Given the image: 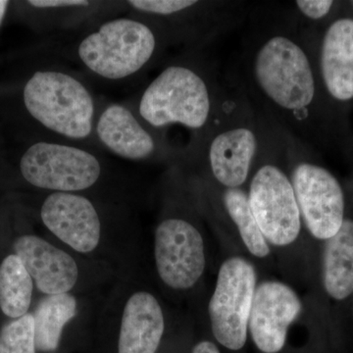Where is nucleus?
Listing matches in <instances>:
<instances>
[{
  "label": "nucleus",
  "instance_id": "f257e3e1",
  "mask_svg": "<svg viewBox=\"0 0 353 353\" xmlns=\"http://www.w3.org/2000/svg\"><path fill=\"white\" fill-rule=\"evenodd\" d=\"M26 112L43 132L41 141L102 152L94 137L101 99L83 79L59 65L37 70L25 83Z\"/></svg>",
  "mask_w": 353,
  "mask_h": 353
},
{
  "label": "nucleus",
  "instance_id": "f03ea898",
  "mask_svg": "<svg viewBox=\"0 0 353 353\" xmlns=\"http://www.w3.org/2000/svg\"><path fill=\"white\" fill-rule=\"evenodd\" d=\"M166 48L150 25L126 15L79 32L77 38L57 52L88 75L117 83L143 75Z\"/></svg>",
  "mask_w": 353,
  "mask_h": 353
},
{
  "label": "nucleus",
  "instance_id": "7ed1b4c3",
  "mask_svg": "<svg viewBox=\"0 0 353 353\" xmlns=\"http://www.w3.org/2000/svg\"><path fill=\"white\" fill-rule=\"evenodd\" d=\"M139 119L155 131L180 125L194 139L209 130L215 114L212 85L205 72L190 60L167 65L139 94L127 101Z\"/></svg>",
  "mask_w": 353,
  "mask_h": 353
},
{
  "label": "nucleus",
  "instance_id": "20e7f679",
  "mask_svg": "<svg viewBox=\"0 0 353 353\" xmlns=\"http://www.w3.org/2000/svg\"><path fill=\"white\" fill-rule=\"evenodd\" d=\"M252 77L267 105L290 122L307 119L316 81L307 53L299 39L274 32L253 53Z\"/></svg>",
  "mask_w": 353,
  "mask_h": 353
},
{
  "label": "nucleus",
  "instance_id": "39448f33",
  "mask_svg": "<svg viewBox=\"0 0 353 353\" xmlns=\"http://www.w3.org/2000/svg\"><path fill=\"white\" fill-rule=\"evenodd\" d=\"M101 154L83 146L36 141L21 155L19 170L32 187L83 194L103 178L105 162Z\"/></svg>",
  "mask_w": 353,
  "mask_h": 353
},
{
  "label": "nucleus",
  "instance_id": "423d86ee",
  "mask_svg": "<svg viewBox=\"0 0 353 353\" xmlns=\"http://www.w3.org/2000/svg\"><path fill=\"white\" fill-rule=\"evenodd\" d=\"M256 282L254 267L243 257H231L220 267L208 310L213 334L223 347H245Z\"/></svg>",
  "mask_w": 353,
  "mask_h": 353
},
{
  "label": "nucleus",
  "instance_id": "0eeeda50",
  "mask_svg": "<svg viewBox=\"0 0 353 353\" xmlns=\"http://www.w3.org/2000/svg\"><path fill=\"white\" fill-rule=\"evenodd\" d=\"M94 137L102 152L130 161H152L183 154L167 143L164 132L146 126L127 102L101 99Z\"/></svg>",
  "mask_w": 353,
  "mask_h": 353
},
{
  "label": "nucleus",
  "instance_id": "6e6552de",
  "mask_svg": "<svg viewBox=\"0 0 353 353\" xmlns=\"http://www.w3.org/2000/svg\"><path fill=\"white\" fill-rule=\"evenodd\" d=\"M248 194L253 216L268 243L285 246L299 238L303 222L299 204L292 182L280 167L260 166Z\"/></svg>",
  "mask_w": 353,
  "mask_h": 353
},
{
  "label": "nucleus",
  "instance_id": "1a4fd4ad",
  "mask_svg": "<svg viewBox=\"0 0 353 353\" xmlns=\"http://www.w3.org/2000/svg\"><path fill=\"white\" fill-rule=\"evenodd\" d=\"M290 182L311 236L325 241L338 233L345 218V192L338 179L319 165L299 162Z\"/></svg>",
  "mask_w": 353,
  "mask_h": 353
},
{
  "label": "nucleus",
  "instance_id": "9d476101",
  "mask_svg": "<svg viewBox=\"0 0 353 353\" xmlns=\"http://www.w3.org/2000/svg\"><path fill=\"white\" fill-rule=\"evenodd\" d=\"M154 257L158 275L171 289H190L205 270L203 239L183 218L168 217L159 223L154 234Z\"/></svg>",
  "mask_w": 353,
  "mask_h": 353
},
{
  "label": "nucleus",
  "instance_id": "9b49d317",
  "mask_svg": "<svg viewBox=\"0 0 353 353\" xmlns=\"http://www.w3.org/2000/svg\"><path fill=\"white\" fill-rule=\"evenodd\" d=\"M303 304L290 285L265 281L255 289L248 330L255 345L264 353H278L285 347L290 325L301 314Z\"/></svg>",
  "mask_w": 353,
  "mask_h": 353
},
{
  "label": "nucleus",
  "instance_id": "f8f14e48",
  "mask_svg": "<svg viewBox=\"0 0 353 353\" xmlns=\"http://www.w3.org/2000/svg\"><path fill=\"white\" fill-rule=\"evenodd\" d=\"M44 226L70 248L82 253L94 250L101 238V217L85 194L51 192L41 203Z\"/></svg>",
  "mask_w": 353,
  "mask_h": 353
},
{
  "label": "nucleus",
  "instance_id": "ddd939ff",
  "mask_svg": "<svg viewBox=\"0 0 353 353\" xmlns=\"http://www.w3.org/2000/svg\"><path fill=\"white\" fill-rule=\"evenodd\" d=\"M201 137L209 139H204V143L192 145H204V152L189 150L185 153L205 154L215 180L226 189H240L248 180L259 152V139L254 129L245 124H234L210 137Z\"/></svg>",
  "mask_w": 353,
  "mask_h": 353
},
{
  "label": "nucleus",
  "instance_id": "4468645a",
  "mask_svg": "<svg viewBox=\"0 0 353 353\" xmlns=\"http://www.w3.org/2000/svg\"><path fill=\"white\" fill-rule=\"evenodd\" d=\"M130 17L143 21L157 32L166 46H192L205 26V2L194 0H128Z\"/></svg>",
  "mask_w": 353,
  "mask_h": 353
},
{
  "label": "nucleus",
  "instance_id": "2eb2a0df",
  "mask_svg": "<svg viewBox=\"0 0 353 353\" xmlns=\"http://www.w3.org/2000/svg\"><path fill=\"white\" fill-rule=\"evenodd\" d=\"M24 4L43 32H81L128 13L127 1L29 0Z\"/></svg>",
  "mask_w": 353,
  "mask_h": 353
},
{
  "label": "nucleus",
  "instance_id": "dca6fc26",
  "mask_svg": "<svg viewBox=\"0 0 353 353\" xmlns=\"http://www.w3.org/2000/svg\"><path fill=\"white\" fill-rule=\"evenodd\" d=\"M13 248L37 288L43 294H67L75 287L79 278L78 265L64 250L32 234L16 239Z\"/></svg>",
  "mask_w": 353,
  "mask_h": 353
},
{
  "label": "nucleus",
  "instance_id": "f3484780",
  "mask_svg": "<svg viewBox=\"0 0 353 353\" xmlns=\"http://www.w3.org/2000/svg\"><path fill=\"white\" fill-rule=\"evenodd\" d=\"M320 69L325 88L339 101L353 99V19L332 23L322 41Z\"/></svg>",
  "mask_w": 353,
  "mask_h": 353
},
{
  "label": "nucleus",
  "instance_id": "a211bd4d",
  "mask_svg": "<svg viewBox=\"0 0 353 353\" xmlns=\"http://www.w3.org/2000/svg\"><path fill=\"white\" fill-rule=\"evenodd\" d=\"M164 330L163 311L154 296L132 294L123 311L118 353H157Z\"/></svg>",
  "mask_w": 353,
  "mask_h": 353
},
{
  "label": "nucleus",
  "instance_id": "6ab92c4d",
  "mask_svg": "<svg viewBox=\"0 0 353 353\" xmlns=\"http://www.w3.org/2000/svg\"><path fill=\"white\" fill-rule=\"evenodd\" d=\"M322 283L332 299L343 301L353 294V219L345 217L338 233L324 241Z\"/></svg>",
  "mask_w": 353,
  "mask_h": 353
},
{
  "label": "nucleus",
  "instance_id": "aec40b11",
  "mask_svg": "<svg viewBox=\"0 0 353 353\" xmlns=\"http://www.w3.org/2000/svg\"><path fill=\"white\" fill-rule=\"evenodd\" d=\"M77 299L68 294L46 296L34 311L36 347L39 352H55L65 325L77 314Z\"/></svg>",
  "mask_w": 353,
  "mask_h": 353
},
{
  "label": "nucleus",
  "instance_id": "412c9836",
  "mask_svg": "<svg viewBox=\"0 0 353 353\" xmlns=\"http://www.w3.org/2000/svg\"><path fill=\"white\" fill-rule=\"evenodd\" d=\"M32 279L19 257L7 256L0 265V308L8 317H22L31 305Z\"/></svg>",
  "mask_w": 353,
  "mask_h": 353
},
{
  "label": "nucleus",
  "instance_id": "4be33fe9",
  "mask_svg": "<svg viewBox=\"0 0 353 353\" xmlns=\"http://www.w3.org/2000/svg\"><path fill=\"white\" fill-rule=\"evenodd\" d=\"M223 203L248 252L259 259L268 256L270 248L253 216L248 192L241 188L226 189L223 194Z\"/></svg>",
  "mask_w": 353,
  "mask_h": 353
},
{
  "label": "nucleus",
  "instance_id": "5701e85b",
  "mask_svg": "<svg viewBox=\"0 0 353 353\" xmlns=\"http://www.w3.org/2000/svg\"><path fill=\"white\" fill-rule=\"evenodd\" d=\"M34 320L26 314L8 323L0 332V353H36Z\"/></svg>",
  "mask_w": 353,
  "mask_h": 353
},
{
  "label": "nucleus",
  "instance_id": "b1692460",
  "mask_svg": "<svg viewBox=\"0 0 353 353\" xmlns=\"http://www.w3.org/2000/svg\"><path fill=\"white\" fill-rule=\"evenodd\" d=\"M299 12L310 20H321L334 6L331 0H299L296 2Z\"/></svg>",
  "mask_w": 353,
  "mask_h": 353
},
{
  "label": "nucleus",
  "instance_id": "393cba45",
  "mask_svg": "<svg viewBox=\"0 0 353 353\" xmlns=\"http://www.w3.org/2000/svg\"><path fill=\"white\" fill-rule=\"evenodd\" d=\"M192 353H220L218 347L211 341H204L194 347Z\"/></svg>",
  "mask_w": 353,
  "mask_h": 353
},
{
  "label": "nucleus",
  "instance_id": "a878e982",
  "mask_svg": "<svg viewBox=\"0 0 353 353\" xmlns=\"http://www.w3.org/2000/svg\"><path fill=\"white\" fill-rule=\"evenodd\" d=\"M9 6H10V2L6 1V0H0V26L3 23Z\"/></svg>",
  "mask_w": 353,
  "mask_h": 353
}]
</instances>
